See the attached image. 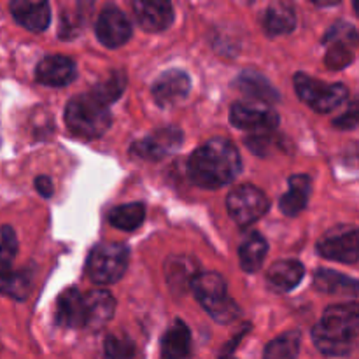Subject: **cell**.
I'll return each mask as SVG.
<instances>
[{
  "mask_svg": "<svg viewBox=\"0 0 359 359\" xmlns=\"http://www.w3.org/2000/svg\"><path fill=\"white\" fill-rule=\"evenodd\" d=\"M235 88L241 91L244 97L251 98L255 102H263V104H276L279 100V93L276 88L255 70H244L235 81Z\"/></svg>",
  "mask_w": 359,
  "mask_h": 359,
  "instance_id": "d6986e66",
  "label": "cell"
},
{
  "mask_svg": "<svg viewBox=\"0 0 359 359\" xmlns=\"http://www.w3.org/2000/svg\"><path fill=\"white\" fill-rule=\"evenodd\" d=\"M105 359H139V351L133 340L125 335H109L104 340Z\"/></svg>",
  "mask_w": 359,
  "mask_h": 359,
  "instance_id": "f546056e",
  "label": "cell"
},
{
  "mask_svg": "<svg viewBox=\"0 0 359 359\" xmlns=\"http://www.w3.org/2000/svg\"><path fill=\"white\" fill-rule=\"evenodd\" d=\"M32 290V273L28 270L0 272V293L14 300H25Z\"/></svg>",
  "mask_w": 359,
  "mask_h": 359,
  "instance_id": "484cf974",
  "label": "cell"
},
{
  "mask_svg": "<svg viewBox=\"0 0 359 359\" xmlns=\"http://www.w3.org/2000/svg\"><path fill=\"white\" fill-rule=\"evenodd\" d=\"M130 251L125 244L102 242L95 245L86 263L90 279L97 284H114L121 279L128 266Z\"/></svg>",
  "mask_w": 359,
  "mask_h": 359,
  "instance_id": "5b68a950",
  "label": "cell"
},
{
  "mask_svg": "<svg viewBox=\"0 0 359 359\" xmlns=\"http://www.w3.org/2000/svg\"><path fill=\"white\" fill-rule=\"evenodd\" d=\"M230 123L241 130L258 133H270L279 125V116L272 109L235 102L230 109Z\"/></svg>",
  "mask_w": 359,
  "mask_h": 359,
  "instance_id": "7c38bea8",
  "label": "cell"
},
{
  "mask_svg": "<svg viewBox=\"0 0 359 359\" xmlns=\"http://www.w3.org/2000/svg\"><path fill=\"white\" fill-rule=\"evenodd\" d=\"M193 294L203 309L209 312L214 321L221 325L233 323L241 316V309L226 293V283L216 272H202L193 276L191 283Z\"/></svg>",
  "mask_w": 359,
  "mask_h": 359,
  "instance_id": "3957f363",
  "label": "cell"
},
{
  "mask_svg": "<svg viewBox=\"0 0 359 359\" xmlns=\"http://www.w3.org/2000/svg\"><path fill=\"white\" fill-rule=\"evenodd\" d=\"M111 112L91 93L74 97L65 107V123L70 132L84 139L102 137L111 126Z\"/></svg>",
  "mask_w": 359,
  "mask_h": 359,
  "instance_id": "277c9868",
  "label": "cell"
},
{
  "mask_svg": "<svg viewBox=\"0 0 359 359\" xmlns=\"http://www.w3.org/2000/svg\"><path fill=\"white\" fill-rule=\"evenodd\" d=\"M146 217V209L142 203H126V205L114 207L109 214V223L112 226L125 231H133L144 223Z\"/></svg>",
  "mask_w": 359,
  "mask_h": 359,
  "instance_id": "4316f807",
  "label": "cell"
},
{
  "mask_svg": "<svg viewBox=\"0 0 359 359\" xmlns=\"http://www.w3.org/2000/svg\"><path fill=\"white\" fill-rule=\"evenodd\" d=\"M11 13L14 20L30 32H44L51 21V9L48 2H30V0H14L11 2Z\"/></svg>",
  "mask_w": 359,
  "mask_h": 359,
  "instance_id": "e0dca14e",
  "label": "cell"
},
{
  "mask_svg": "<svg viewBox=\"0 0 359 359\" xmlns=\"http://www.w3.org/2000/svg\"><path fill=\"white\" fill-rule=\"evenodd\" d=\"M241 154L226 139H212L200 146L188 160L191 182L205 189L226 186L241 174Z\"/></svg>",
  "mask_w": 359,
  "mask_h": 359,
  "instance_id": "6da1fadb",
  "label": "cell"
},
{
  "mask_svg": "<svg viewBox=\"0 0 359 359\" xmlns=\"http://www.w3.org/2000/svg\"><path fill=\"white\" fill-rule=\"evenodd\" d=\"M245 146L256 153L258 156H266L270 153L273 146V135L272 132L270 133H258V135H252L245 140Z\"/></svg>",
  "mask_w": 359,
  "mask_h": 359,
  "instance_id": "1f68e13d",
  "label": "cell"
},
{
  "mask_svg": "<svg viewBox=\"0 0 359 359\" xmlns=\"http://www.w3.org/2000/svg\"><path fill=\"white\" fill-rule=\"evenodd\" d=\"M262 25L265 32L272 37L290 34L297 27V14L294 9L286 2L272 4L265 9L262 16Z\"/></svg>",
  "mask_w": 359,
  "mask_h": 359,
  "instance_id": "603a6c76",
  "label": "cell"
},
{
  "mask_svg": "<svg viewBox=\"0 0 359 359\" xmlns=\"http://www.w3.org/2000/svg\"><path fill=\"white\" fill-rule=\"evenodd\" d=\"M358 32L349 23H337L325 37L326 56L325 63L332 70H342L354 62L358 46Z\"/></svg>",
  "mask_w": 359,
  "mask_h": 359,
  "instance_id": "ba28073f",
  "label": "cell"
},
{
  "mask_svg": "<svg viewBox=\"0 0 359 359\" xmlns=\"http://www.w3.org/2000/svg\"><path fill=\"white\" fill-rule=\"evenodd\" d=\"M18 255V238L16 233L7 224H0V272L11 269Z\"/></svg>",
  "mask_w": 359,
  "mask_h": 359,
  "instance_id": "4dcf8cb0",
  "label": "cell"
},
{
  "mask_svg": "<svg viewBox=\"0 0 359 359\" xmlns=\"http://www.w3.org/2000/svg\"><path fill=\"white\" fill-rule=\"evenodd\" d=\"M312 191V181L309 175L298 174L290 179V189L280 196L279 207L286 216H298L307 207Z\"/></svg>",
  "mask_w": 359,
  "mask_h": 359,
  "instance_id": "7402d4cb",
  "label": "cell"
},
{
  "mask_svg": "<svg viewBox=\"0 0 359 359\" xmlns=\"http://www.w3.org/2000/svg\"><path fill=\"white\" fill-rule=\"evenodd\" d=\"M358 102L353 100L351 102L349 109H347L346 114H342L340 118H337L333 121V125L337 128H342V130H354L358 126Z\"/></svg>",
  "mask_w": 359,
  "mask_h": 359,
  "instance_id": "d6a6232c",
  "label": "cell"
},
{
  "mask_svg": "<svg viewBox=\"0 0 359 359\" xmlns=\"http://www.w3.org/2000/svg\"><path fill=\"white\" fill-rule=\"evenodd\" d=\"M161 356L165 359H189L191 356V332L181 319L174 321L163 335Z\"/></svg>",
  "mask_w": 359,
  "mask_h": 359,
  "instance_id": "ffe728a7",
  "label": "cell"
},
{
  "mask_svg": "<svg viewBox=\"0 0 359 359\" xmlns=\"http://www.w3.org/2000/svg\"><path fill=\"white\" fill-rule=\"evenodd\" d=\"M56 321L63 328H83L86 323V304L79 290L69 287L60 294L56 304Z\"/></svg>",
  "mask_w": 359,
  "mask_h": 359,
  "instance_id": "2e32d148",
  "label": "cell"
},
{
  "mask_svg": "<svg viewBox=\"0 0 359 359\" xmlns=\"http://www.w3.org/2000/svg\"><path fill=\"white\" fill-rule=\"evenodd\" d=\"M35 189H37V191L41 193L44 198H51V196H53L51 179H49L48 175H39V177L35 179Z\"/></svg>",
  "mask_w": 359,
  "mask_h": 359,
  "instance_id": "836d02e7",
  "label": "cell"
},
{
  "mask_svg": "<svg viewBox=\"0 0 359 359\" xmlns=\"http://www.w3.org/2000/svg\"><path fill=\"white\" fill-rule=\"evenodd\" d=\"M182 132L177 126H165V128L156 130L151 135L137 140L132 144L130 151L135 156L142 158L147 161H160L163 158L170 156L172 153L181 147Z\"/></svg>",
  "mask_w": 359,
  "mask_h": 359,
  "instance_id": "30bf717a",
  "label": "cell"
},
{
  "mask_svg": "<svg viewBox=\"0 0 359 359\" xmlns=\"http://www.w3.org/2000/svg\"><path fill=\"white\" fill-rule=\"evenodd\" d=\"M133 13L146 32H163L174 23V7L167 0H137Z\"/></svg>",
  "mask_w": 359,
  "mask_h": 359,
  "instance_id": "4fadbf2b",
  "label": "cell"
},
{
  "mask_svg": "<svg viewBox=\"0 0 359 359\" xmlns=\"http://www.w3.org/2000/svg\"><path fill=\"white\" fill-rule=\"evenodd\" d=\"M126 88V76L119 70H114L112 74H109L107 79L100 81L93 90L90 91L97 100H100L102 104H105L109 107V104L118 100L123 95Z\"/></svg>",
  "mask_w": 359,
  "mask_h": 359,
  "instance_id": "83f0119b",
  "label": "cell"
},
{
  "mask_svg": "<svg viewBox=\"0 0 359 359\" xmlns=\"http://www.w3.org/2000/svg\"><path fill=\"white\" fill-rule=\"evenodd\" d=\"M300 353V333L290 332L266 346L263 359H294Z\"/></svg>",
  "mask_w": 359,
  "mask_h": 359,
  "instance_id": "f1b7e54d",
  "label": "cell"
},
{
  "mask_svg": "<svg viewBox=\"0 0 359 359\" xmlns=\"http://www.w3.org/2000/svg\"><path fill=\"white\" fill-rule=\"evenodd\" d=\"M266 251H269V244H266L263 235H249L244 241V244L241 245V249H238V258H241L242 270H245L249 273L258 272L262 269L263 262H265Z\"/></svg>",
  "mask_w": 359,
  "mask_h": 359,
  "instance_id": "cb8c5ba5",
  "label": "cell"
},
{
  "mask_svg": "<svg viewBox=\"0 0 359 359\" xmlns=\"http://www.w3.org/2000/svg\"><path fill=\"white\" fill-rule=\"evenodd\" d=\"M294 90L302 102H305L309 107L321 114L335 111L349 97V90L342 83L326 84L314 77L305 76V74L294 76Z\"/></svg>",
  "mask_w": 359,
  "mask_h": 359,
  "instance_id": "8992f818",
  "label": "cell"
},
{
  "mask_svg": "<svg viewBox=\"0 0 359 359\" xmlns=\"http://www.w3.org/2000/svg\"><path fill=\"white\" fill-rule=\"evenodd\" d=\"M314 284L319 291L330 294H351V297H356L358 294V283L351 277L342 276L339 272H333V270L321 269L318 270L314 277Z\"/></svg>",
  "mask_w": 359,
  "mask_h": 359,
  "instance_id": "d4e9b609",
  "label": "cell"
},
{
  "mask_svg": "<svg viewBox=\"0 0 359 359\" xmlns=\"http://www.w3.org/2000/svg\"><path fill=\"white\" fill-rule=\"evenodd\" d=\"M359 314L356 304L333 305L312 330L316 347L326 356H347L358 340Z\"/></svg>",
  "mask_w": 359,
  "mask_h": 359,
  "instance_id": "7a4b0ae2",
  "label": "cell"
},
{
  "mask_svg": "<svg viewBox=\"0 0 359 359\" xmlns=\"http://www.w3.org/2000/svg\"><path fill=\"white\" fill-rule=\"evenodd\" d=\"M269 198L262 189L252 184L237 186L230 191L226 198V207L230 217L241 226H249L269 210Z\"/></svg>",
  "mask_w": 359,
  "mask_h": 359,
  "instance_id": "52a82bcc",
  "label": "cell"
},
{
  "mask_svg": "<svg viewBox=\"0 0 359 359\" xmlns=\"http://www.w3.org/2000/svg\"><path fill=\"white\" fill-rule=\"evenodd\" d=\"M97 37L105 48H119L132 37V23L126 14L116 6H107L102 9L97 20Z\"/></svg>",
  "mask_w": 359,
  "mask_h": 359,
  "instance_id": "8fae6325",
  "label": "cell"
},
{
  "mask_svg": "<svg viewBox=\"0 0 359 359\" xmlns=\"http://www.w3.org/2000/svg\"><path fill=\"white\" fill-rule=\"evenodd\" d=\"M84 304H86L84 326L90 330H102L114 316L116 300L109 291H91L88 297H84Z\"/></svg>",
  "mask_w": 359,
  "mask_h": 359,
  "instance_id": "ac0fdd59",
  "label": "cell"
},
{
  "mask_svg": "<svg viewBox=\"0 0 359 359\" xmlns=\"http://www.w3.org/2000/svg\"><path fill=\"white\" fill-rule=\"evenodd\" d=\"M318 252L323 258L333 259V262L347 263V265L358 263V228L351 224H340L330 230L318 242Z\"/></svg>",
  "mask_w": 359,
  "mask_h": 359,
  "instance_id": "9c48e42d",
  "label": "cell"
},
{
  "mask_svg": "<svg viewBox=\"0 0 359 359\" xmlns=\"http://www.w3.org/2000/svg\"><path fill=\"white\" fill-rule=\"evenodd\" d=\"M305 269L300 262L297 259H283L270 266L266 279L269 284L279 293H287V291L294 290L304 279Z\"/></svg>",
  "mask_w": 359,
  "mask_h": 359,
  "instance_id": "44dd1931",
  "label": "cell"
},
{
  "mask_svg": "<svg viewBox=\"0 0 359 359\" xmlns=\"http://www.w3.org/2000/svg\"><path fill=\"white\" fill-rule=\"evenodd\" d=\"M189 90H191V81L188 74L182 70H168L154 81L151 93L158 105L168 107L182 100L189 93Z\"/></svg>",
  "mask_w": 359,
  "mask_h": 359,
  "instance_id": "5bb4252c",
  "label": "cell"
},
{
  "mask_svg": "<svg viewBox=\"0 0 359 359\" xmlns=\"http://www.w3.org/2000/svg\"><path fill=\"white\" fill-rule=\"evenodd\" d=\"M77 77V69L74 60L62 55H49L39 62L35 69V79L44 86H67Z\"/></svg>",
  "mask_w": 359,
  "mask_h": 359,
  "instance_id": "9a60e30c",
  "label": "cell"
}]
</instances>
